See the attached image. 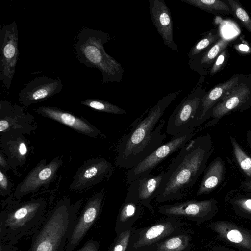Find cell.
<instances>
[{"label": "cell", "instance_id": "obj_1", "mask_svg": "<svg viewBox=\"0 0 251 251\" xmlns=\"http://www.w3.org/2000/svg\"><path fill=\"white\" fill-rule=\"evenodd\" d=\"M181 91L168 94L146 115L145 112L132 123L130 130L123 136L117 146L115 162L117 166L130 169L163 144L166 135L161 131L165 121L160 120L165 110Z\"/></svg>", "mask_w": 251, "mask_h": 251}, {"label": "cell", "instance_id": "obj_2", "mask_svg": "<svg viewBox=\"0 0 251 251\" xmlns=\"http://www.w3.org/2000/svg\"><path fill=\"white\" fill-rule=\"evenodd\" d=\"M204 138L192 139L172 160L166 170L156 201L181 199L192 188L201 173L208 155Z\"/></svg>", "mask_w": 251, "mask_h": 251}, {"label": "cell", "instance_id": "obj_3", "mask_svg": "<svg viewBox=\"0 0 251 251\" xmlns=\"http://www.w3.org/2000/svg\"><path fill=\"white\" fill-rule=\"evenodd\" d=\"M82 202L72 204L69 198L58 201L32 235L28 251H64Z\"/></svg>", "mask_w": 251, "mask_h": 251}, {"label": "cell", "instance_id": "obj_4", "mask_svg": "<svg viewBox=\"0 0 251 251\" xmlns=\"http://www.w3.org/2000/svg\"><path fill=\"white\" fill-rule=\"evenodd\" d=\"M47 201L44 198L6 201L0 213V244L15 245L25 235H33L44 221Z\"/></svg>", "mask_w": 251, "mask_h": 251}, {"label": "cell", "instance_id": "obj_5", "mask_svg": "<svg viewBox=\"0 0 251 251\" xmlns=\"http://www.w3.org/2000/svg\"><path fill=\"white\" fill-rule=\"evenodd\" d=\"M112 37L102 31L83 28L76 36L75 46L76 57L88 67L97 68L102 74L104 84L122 82L124 67L107 54L104 48Z\"/></svg>", "mask_w": 251, "mask_h": 251}, {"label": "cell", "instance_id": "obj_6", "mask_svg": "<svg viewBox=\"0 0 251 251\" xmlns=\"http://www.w3.org/2000/svg\"><path fill=\"white\" fill-rule=\"evenodd\" d=\"M184 222L168 217L147 227L134 228L127 251H149L167 238L183 231Z\"/></svg>", "mask_w": 251, "mask_h": 251}, {"label": "cell", "instance_id": "obj_7", "mask_svg": "<svg viewBox=\"0 0 251 251\" xmlns=\"http://www.w3.org/2000/svg\"><path fill=\"white\" fill-rule=\"evenodd\" d=\"M204 94L197 84L184 98L170 116L166 131L175 135L194 128L198 125V119L201 101Z\"/></svg>", "mask_w": 251, "mask_h": 251}, {"label": "cell", "instance_id": "obj_8", "mask_svg": "<svg viewBox=\"0 0 251 251\" xmlns=\"http://www.w3.org/2000/svg\"><path fill=\"white\" fill-rule=\"evenodd\" d=\"M194 135L195 128H193L174 135L170 141L163 143L138 164L128 170L127 173V183L129 184L140 178L150 176L152 170L160 163L180 150L193 138Z\"/></svg>", "mask_w": 251, "mask_h": 251}, {"label": "cell", "instance_id": "obj_9", "mask_svg": "<svg viewBox=\"0 0 251 251\" xmlns=\"http://www.w3.org/2000/svg\"><path fill=\"white\" fill-rule=\"evenodd\" d=\"M19 33L15 20L0 29V80L8 90L19 58Z\"/></svg>", "mask_w": 251, "mask_h": 251}, {"label": "cell", "instance_id": "obj_10", "mask_svg": "<svg viewBox=\"0 0 251 251\" xmlns=\"http://www.w3.org/2000/svg\"><path fill=\"white\" fill-rule=\"evenodd\" d=\"M103 190L91 196L74 222L65 251H73L79 244L98 218L103 205Z\"/></svg>", "mask_w": 251, "mask_h": 251}, {"label": "cell", "instance_id": "obj_11", "mask_svg": "<svg viewBox=\"0 0 251 251\" xmlns=\"http://www.w3.org/2000/svg\"><path fill=\"white\" fill-rule=\"evenodd\" d=\"M62 163V159L59 157L54 158L48 164L45 160H42L17 186L14 197L21 198L36 192L42 187L47 186L55 179L57 172Z\"/></svg>", "mask_w": 251, "mask_h": 251}, {"label": "cell", "instance_id": "obj_12", "mask_svg": "<svg viewBox=\"0 0 251 251\" xmlns=\"http://www.w3.org/2000/svg\"><path fill=\"white\" fill-rule=\"evenodd\" d=\"M114 171L113 165L104 158H93L85 162L77 171L70 185L73 191H80L109 178Z\"/></svg>", "mask_w": 251, "mask_h": 251}, {"label": "cell", "instance_id": "obj_13", "mask_svg": "<svg viewBox=\"0 0 251 251\" xmlns=\"http://www.w3.org/2000/svg\"><path fill=\"white\" fill-rule=\"evenodd\" d=\"M63 87L60 79L40 76L25 84L19 93L18 100L23 106L27 107L51 98Z\"/></svg>", "mask_w": 251, "mask_h": 251}, {"label": "cell", "instance_id": "obj_14", "mask_svg": "<svg viewBox=\"0 0 251 251\" xmlns=\"http://www.w3.org/2000/svg\"><path fill=\"white\" fill-rule=\"evenodd\" d=\"M34 111L65 125L75 131L92 137L102 136L106 138L100 131L85 119L68 111L55 107L41 106L33 109Z\"/></svg>", "mask_w": 251, "mask_h": 251}, {"label": "cell", "instance_id": "obj_15", "mask_svg": "<svg viewBox=\"0 0 251 251\" xmlns=\"http://www.w3.org/2000/svg\"><path fill=\"white\" fill-rule=\"evenodd\" d=\"M137 180L129 184L126 199L120 208L115 222L116 235L131 228L133 225L142 216L144 206L137 196Z\"/></svg>", "mask_w": 251, "mask_h": 251}, {"label": "cell", "instance_id": "obj_16", "mask_svg": "<svg viewBox=\"0 0 251 251\" xmlns=\"http://www.w3.org/2000/svg\"><path fill=\"white\" fill-rule=\"evenodd\" d=\"M149 11L152 23L164 44L179 52L173 39V22L171 11L164 0H149Z\"/></svg>", "mask_w": 251, "mask_h": 251}, {"label": "cell", "instance_id": "obj_17", "mask_svg": "<svg viewBox=\"0 0 251 251\" xmlns=\"http://www.w3.org/2000/svg\"><path fill=\"white\" fill-rule=\"evenodd\" d=\"M210 201L189 200L158 207V212L168 217L183 218L200 222L211 209Z\"/></svg>", "mask_w": 251, "mask_h": 251}, {"label": "cell", "instance_id": "obj_18", "mask_svg": "<svg viewBox=\"0 0 251 251\" xmlns=\"http://www.w3.org/2000/svg\"><path fill=\"white\" fill-rule=\"evenodd\" d=\"M164 173L165 171L162 170L156 176L150 175L136 179L138 200L142 205L149 210L152 215L154 214V211L151 202L159 194Z\"/></svg>", "mask_w": 251, "mask_h": 251}, {"label": "cell", "instance_id": "obj_19", "mask_svg": "<svg viewBox=\"0 0 251 251\" xmlns=\"http://www.w3.org/2000/svg\"><path fill=\"white\" fill-rule=\"evenodd\" d=\"M238 77L231 78L225 83L220 84L204 94L200 108L198 125L204 120L207 112L221 99H223L231 90L237 85Z\"/></svg>", "mask_w": 251, "mask_h": 251}, {"label": "cell", "instance_id": "obj_20", "mask_svg": "<svg viewBox=\"0 0 251 251\" xmlns=\"http://www.w3.org/2000/svg\"><path fill=\"white\" fill-rule=\"evenodd\" d=\"M250 90L245 84L236 85L212 109V115L215 118H221L230 111L236 108L248 98Z\"/></svg>", "mask_w": 251, "mask_h": 251}, {"label": "cell", "instance_id": "obj_21", "mask_svg": "<svg viewBox=\"0 0 251 251\" xmlns=\"http://www.w3.org/2000/svg\"><path fill=\"white\" fill-rule=\"evenodd\" d=\"M191 241V231L187 229L167 238L149 251H190Z\"/></svg>", "mask_w": 251, "mask_h": 251}, {"label": "cell", "instance_id": "obj_22", "mask_svg": "<svg viewBox=\"0 0 251 251\" xmlns=\"http://www.w3.org/2000/svg\"><path fill=\"white\" fill-rule=\"evenodd\" d=\"M224 172V166L220 161H215L206 171L197 192L199 196L211 191L221 182Z\"/></svg>", "mask_w": 251, "mask_h": 251}, {"label": "cell", "instance_id": "obj_23", "mask_svg": "<svg viewBox=\"0 0 251 251\" xmlns=\"http://www.w3.org/2000/svg\"><path fill=\"white\" fill-rule=\"evenodd\" d=\"M229 40L226 38L219 39L207 51H205L201 57L189 60L188 64L192 69L195 70H203L206 65L211 64L216 57L229 44Z\"/></svg>", "mask_w": 251, "mask_h": 251}, {"label": "cell", "instance_id": "obj_24", "mask_svg": "<svg viewBox=\"0 0 251 251\" xmlns=\"http://www.w3.org/2000/svg\"><path fill=\"white\" fill-rule=\"evenodd\" d=\"M206 12L230 13L231 10L224 2L219 0H181Z\"/></svg>", "mask_w": 251, "mask_h": 251}, {"label": "cell", "instance_id": "obj_25", "mask_svg": "<svg viewBox=\"0 0 251 251\" xmlns=\"http://www.w3.org/2000/svg\"><path fill=\"white\" fill-rule=\"evenodd\" d=\"M80 103L95 110L114 114H125L126 112L120 107L98 99H87Z\"/></svg>", "mask_w": 251, "mask_h": 251}, {"label": "cell", "instance_id": "obj_26", "mask_svg": "<svg viewBox=\"0 0 251 251\" xmlns=\"http://www.w3.org/2000/svg\"><path fill=\"white\" fill-rule=\"evenodd\" d=\"M236 160L245 174L251 176V158L242 150L234 138L230 137Z\"/></svg>", "mask_w": 251, "mask_h": 251}, {"label": "cell", "instance_id": "obj_27", "mask_svg": "<svg viewBox=\"0 0 251 251\" xmlns=\"http://www.w3.org/2000/svg\"><path fill=\"white\" fill-rule=\"evenodd\" d=\"M134 228L117 234L107 251H127Z\"/></svg>", "mask_w": 251, "mask_h": 251}, {"label": "cell", "instance_id": "obj_28", "mask_svg": "<svg viewBox=\"0 0 251 251\" xmlns=\"http://www.w3.org/2000/svg\"><path fill=\"white\" fill-rule=\"evenodd\" d=\"M218 38L217 34H213L211 33H209L203 38L199 40L192 46L188 53L189 60L199 55L215 42Z\"/></svg>", "mask_w": 251, "mask_h": 251}, {"label": "cell", "instance_id": "obj_29", "mask_svg": "<svg viewBox=\"0 0 251 251\" xmlns=\"http://www.w3.org/2000/svg\"><path fill=\"white\" fill-rule=\"evenodd\" d=\"M228 2L235 17L251 33V19L246 11L237 1L233 0H228Z\"/></svg>", "mask_w": 251, "mask_h": 251}, {"label": "cell", "instance_id": "obj_30", "mask_svg": "<svg viewBox=\"0 0 251 251\" xmlns=\"http://www.w3.org/2000/svg\"><path fill=\"white\" fill-rule=\"evenodd\" d=\"M10 183L4 173L0 170V189L1 195H6L11 190Z\"/></svg>", "mask_w": 251, "mask_h": 251}, {"label": "cell", "instance_id": "obj_31", "mask_svg": "<svg viewBox=\"0 0 251 251\" xmlns=\"http://www.w3.org/2000/svg\"><path fill=\"white\" fill-rule=\"evenodd\" d=\"M99 242L94 239H89L76 251H99Z\"/></svg>", "mask_w": 251, "mask_h": 251}, {"label": "cell", "instance_id": "obj_32", "mask_svg": "<svg viewBox=\"0 0 251 251\" xmlns=\"http://www.w3.org/2000/svg\"><path fill=\"white\" fill-rule=\"evenodd\" d=\"M226 51L224 50L217 57L215 63L211 68L210 74H213L218 71L222 66L225 59Z\"/></svg>", "mask_w": 251, "mask_h": 251}, {"label": "cell", "instance_id": "obj_33", "mask_svg": "<svg viewBox=\"0 0 251 251\" xmlns=\"http://www.w3.org/2000/svg\"><path fill=\"white\" fill-rule=\"evenodd\" d=\"M227 237L230 241L236 243H240L243 240L242 234L239 230L236 229L229 231L227 234Z\"/></svg>", "mask_w": 251, "mask_h": 251}, {"label": "cell", "instance_id": "obj_34", "mask_svg": "<svg viewBox=\"0 0 251 251\" xmlns=\"http://www.w3.org/2000/svg\"><path fill=\"white\" fill-rule=\"evenodd\" d=\"M17 248L15 245L0 244V251H17Z\"/></svg>", "mask_w": 251, "mask_h": 251}, {"label": "cell", "instance_id": "obj_35", "mask_svg": "<svg viewBox=\"0 0 251 251\" xmlns=\"http://www.w3.org/2000/svg\"><path fill=\"white\" fill-rule=\"evenodd\" d=\"M18 152L21 156H25L27 152V146L24 142H21L19 144L18 148Z\"/></svg>", "mask_w": 251, "mask_h": 251}, {"label": "cell", "instance_id": "obj_36", "mask_svg": "<svg viewBox=\"0 0 251 251\" xmlns=\"http://www.w3.org/2000/svg\"><path fill=\"white\" fill-rule=\"evenodd\" d=\"M243 205L247 209L251 210V199L246 200L243 202Z\"/></svg>", "mask_w": 251, "mask_h": 251}, {"label": "cell", "instance_id": "obj_37", "mask_svg": "<svg viewBox=\"0 0 251 251\" xmlns=\"http://www.w3.org/2000/svg\"><path fill=\"white\" fill-rule=\"evenodd\" d=\"M239 49L242 51H247L249 50V47L246 45L241 44L239 46Z\"/></svg>", "mask_w": 251, "mask_h": 251}, {"label": "cell", "instance_id": "obj_38", "mask_svg": "<svg viewBox=\"0 0 251 251\" xmlns=\"http://www.w3.org/2000/svg\"><path fill=\"white\" fill-rule=\"evenodd\" d=\"M0 164L1 167H5L6 165L7 164L6 162L5 161L4 159L2 157L1 154H0Z\"/></svg>", "mask_w": 251, "mask_h": 251}, {"label": "cell", "instance_id": "obj_39", "mask_svg": "<svg viewBox=\"0 0 251 251\" xmlns=\"http://www.w3.org/2000/svg\"><path fill=\"white\" fill-rule=\"evenodd\" d=\"M246 188L248 190L251 191V180L246 184Z\"/></svg>", "mask_w": 251, "mask_h": 251}]
</instances>
